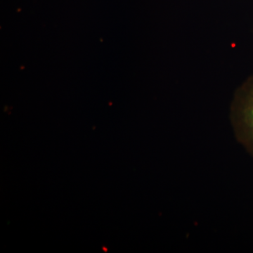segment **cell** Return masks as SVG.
I'll list each match as a JSON object with an SVG mask.
<instances>
[{"instance_id":"cell-1","label":"cell","mask_w":253,"mask_h":253,"mask_svg":"<svg viewBox=\"0 0 253 253\" xmlns=\"http://www.w3.org/2000/svg\"><path fill=\"white\" fill-rule=\"evenodd\" d=\"M232 122L236 139L253 157V88L238 96L233 106Z\"/></svg>"}]
</instances>
